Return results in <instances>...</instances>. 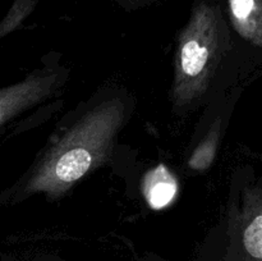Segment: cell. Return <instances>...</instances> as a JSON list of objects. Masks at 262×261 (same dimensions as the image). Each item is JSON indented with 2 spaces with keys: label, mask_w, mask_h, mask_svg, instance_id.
Returning a JSON list of instances; mask_svg holds the SVG:
<instances>
[{
  "label": "cell",
  "mask_w": 262,
  "mask_h": 261,
  "mask_svg": "<svg viewBox=\"0 0 262 261\" xmlns=\"http://www.w3.org/2000/svg\"><path fill=\"white\" fill-rule=\"evenodd\" d=\"M124 119L125 106L119 99L87 112L46 151L26 181L23 196L46 193L56 199L66 193L106 160Z\"/></svg>",
  "instance_id": "1"
},
{
  "label": "cell",
  "mask_w": 262,
  "mask_h": 261,
  "mask_svg": "<svg viewBox=\"0 0 262 261\" xmlns=\"http://www.w3.org/2000/svg\"><path fill=\"white\" fill-rule=\"evenodd\" d=\"M227 26L219 4L196 0L181 31L176 54L173 101L186 106L209 89L227 45Z\"/></svg>",
  "instance_id": "2"
},
{
  "label": "cell",
  "mask_w": 262,
  "mask_h": 261,
  "mask_svg": "<svg viewBox=\"0 0 262 261\" xmlns=\"http://www.w3.org/2000/svg\"><path fill=\"white\" fill-rule=\"evenodd\" d=\"M60 83V72H45L0 90V125L48 99Z\"/></svg>",
  "instance_id": "3"
},
{
  "label": "cell",
  "mask_w": 262,
  "mask_h": 261,
  "mask_svg": "<svg viewBox=\"0 0 262 261\" xmlns=\"http://www.w3.org/2000/svg\"><path fill=\"white\" fill-rule=\"evenodd\" d=\"M178 191V179L164 164L148 170L142 179V193L148 206L154 210H161L170 205Z\"/></svg>",
  "instance_id": "4"
},
{
  "label": "cell",
  "mask_w": 262,
  "mask_h": 261,
  "mask_svg": "<svg viewBox=\"0 0 262 261\" xmlns=\"http://www.w3.org/2000/svg\"><path fill=\"white\" fill-rule=\"evenodd\" d=\"M227 4L235 31L262 46V0H227Z\"/></svg>",
  "instance_id": "5"
},
{
  "label": "cell",
  "mask_w": 262,
  "mask_h": 261,
  "mask_svg": "<svg viewBox=\"0 0 262 261\" xmlns=\"http://www.w3.org/2000/svg\"><path fill=\"white\" fill-rule=\"evenodd\" d=\"M220 141V119H216L211 129L204 140L194 148L193 154L188 159V166L196 171H205L211 166L216 156L217 146Z\"/></svg>",
  "instance_id": "6"
},
{
  "label": "cell",
  "mask_w": 262,
  "mask_h": 261,
  "mask_svg": "<svg viewBox=\"0 0 262 261\" xmlns=\"http://www.w3.org/2000/svg\"><path fill=\"white\" fill-rule=\"evenodd\" d=\"M243 243L253 258L262 261V211H255L248 215L243 230Z\"/></svg>",
  "instance_id": "7"
},
{
  "label": "cell",
  "mask_w": 262,
  "mask_h": 261,
  "mask_svg": "<svg viewBox=\"0 0 262 261\" xmlns=\"http://www.w3.org/2000/svg\"><path fill=\"white\" fill-rule=\"evenodd\" d=\"M117 2L119 3V4H122L123 7L128 8V9H136V8L150 4V3L155 2V0H117Z\"/></svg>",
  "instance_id": "8"
}]
</instances>
